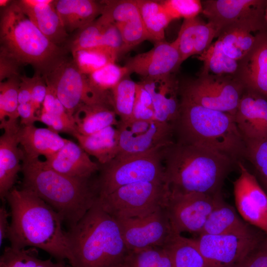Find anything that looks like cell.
Listing matches in <instances>:
<instances>
[{"label": "cell", "mask_w": 267, "mask_h": 267, "mask_svg": "<svg viewBox=\"0 0 267 267\" xmlns=\"http://www.w3.org/2000/svg\"><path fill=\"white\" fill-rule=\"evenodd\" d=\"M266 18H267V9H266Z\"/></svg>", "instance_id": "obj_56"}, {"label": "cell", "mask_w": 267, "mask_h": 267, "mask_svg": "<svg viewBox=\"0 0 267 267\" xmlns=\"http://www.w3.org/2000/svg\"><path fill=\"white\" fill-rule=\"evenodd\" d=\"M220 29L212 23L197 16L184 19L175 41L181 62L193 55H199L206 50L217 38Z\"/></svg>", "instance_id": "obj_24"}, {"label": "cell", "mask_w": 267, "mask_h": 267, "mask_svg": "<svg viewBox=\"0 0 267 267\" xmlns=\"http://www.w3.org/2000/svg\"><path fill=\"white\" fill-rule=\"evenodd\" d=\"M38 117L39 122L44 124L48 129L58 134L67 133L74 136L78 133L74 119L70 116H58L40 111Z\"/></svg>", "instance_id": "obj_45"}, {"label": "cell", "mask_w": 267, "mask_h": 267, "mask_svg": "<svg viewBox=\"0 0 267 267\" xmlns=\"http://www.w3.org/2000/svg\"><path fill=\"white\" fill-rule=\"evenodd\" d=\"M108 22L107 18L100 15L94 21L80 29L72 43L71 49L102 46Z\"/></svg>", "instance_id": "obj_41"}, {"label": "cell", "mask_w": 267, "mask_h": 267, "mask_svg": "<svg viewBox=\"0 0 267 267\" xmlns=\"http://www.w3.org/2000/svg\"><path fill=\"white\" fill-rule=\"evenodd\" d=\"M18 138L24 158L29 160L38 159L41 155L45 158L48 157L56 153L68 141L48 128H37L34 125H20Z\"/></svg>", "instance_id": "obj_26"}, {"label": "cell", "mask_w": 267, "mask_h": 267, "mask_svg": "<svg viewBox=\"0 0 267 267\" xmlns=\"http://www.w3.org/2000/svg\"><path fill=\"white\" fill-rule=\"evenodd\" d=\"M163 247L169 252L174 267H209L194 239L176 234Z\"/></svg>", "instance_id": "obj_32"}, {"label": "cell", "mask_w": 267, "mask_h": 267, "mask_svg": "<svg viewBox=\"0 0 267 267\" xmlns=\"http://www.w3.org/2000/svg\"><path fill=\"white\" fill-rule=\"evenodd\" d=\"M140 83L149 92L153 100L155 120L174 127L180 113V86L174 75L149 79Z\"/></svg>", "instance_id": "obj_20"}, {"label": "cell", "mask_w": 267, "mask_h": 267, "mask_svg": "<svg viewBox=\"0 0 267 267\" xmlns=\"http://www.w3.org/2000/svg\"><path fill=\"white\" fill-rule=\"evenodd\" d=\"M236 77L245 89L267 98V29L257 33L253 46L239 61Z\"/></svg>", "instance_id": "obj_21"}, {"label": "cell", "mask_w": 267, "mask_h": 267, "mask_svg": "<svg viewBox=\"0 0 267 267\" xmlns=\"http://www.w3.org/2000/svg\"><path fill=\"white\" fill-rule=\"evenodd\" d=\"M133 119L140 120L155 119V112L151 96L140 82L137 83Z\"/></svg>", "instance_id": "obj_44"}, {"label": "cell", "mask_w": 267, "mask_h": 267, "mask_svg": "<svg viewBox=\"0 0 267 267\" xmlns=\"http://www.w3.org/2000/svg\"><path fill=\"white\" fill-rule=\"evenodd\" d=\"M34 76L35 79L30 102L37 114V112L41 108V105L42 106L45 97L47 92V85L44 77L41 76L40 73H37Z\"/></svg>", "instance_id": "obj_47"}, {"label": "cell", "mask_w": 267, "mask_h": 267, "mask_svg": "<svg viewBox=\"0 0 267 267\" xmlns=\"http://www.w3.org/2000/svg\"><path fill=\"white\" fill-rule=\"evenodd\" d=\"M0 54L20 65L30 64L45 75L61 59L64 50L51 42L33 23L18 0L3 8L0 20Z\"/></svg>", "instance_id": "obj_6"}, {"label": "cell", "mask_w": 267, "mask_h": 267, "mask_svg": "<svg viewBox=\"0 0 267 267\" xmlns=\"http://www.w3.org/2000/svg\"><path fill=\"white\" fill-rule=\"evenodd\" d=\"M129 76L123 79L110 91L113 110L121 122L133 119L137 83Z\"/></svg>", "instance_id": "obj_37"}, {"label": "cell", "mask_w": 267, "mask_h": 267, "mask_svg": "<svg viewBox=\"0 0 267 267\" xmlns=\"http://www.w3.org/2000/svg\"><path fill=\"white\" fill-rule=\"evenodd\" d=\"M22 188L34 192L58 212L69 228L94 205L95 180L73 178L44 166L39 158L22 161Z\"/></svg>", "instance_id": "obj_4"}, {"label": "cell", "mask_w": 267, "mask_h": 267, "mask_svg": "<svg viewBox=\"0 0 267 267\" xmlns=\"http://www.w3.org/2000/svg\"><path fill=\"white\" fill-rule=\"evenodd\" d=\"M116 219L129 251L163 247L176 234L165 207L142 217Z\"/></svg>", "instance_id": "obj_15"}, {"label": "cell", "mask_w": 267, "mask_h": 267, "mask_svg": "<svg viewBox=\"0 0 267 267\" xmlns=\"http://www.w3.org/2000/svg\"><path fill=\"white\" fill-rule=\"evenodd\" d=\"M18 121L0 122L3 133L0 137V197L4 200L13 188L18 173L21 171L24 153L19 147Z\"/></svg>", "instance_id": "obj_19"}, {"label": "cell", "mask_w": 267, "mask_h": 267, "mask_svg": "<svg viewBox=\"0 0 267 267\" xmlns=\"http://www.w3.org/2000/svg\"><path fill=\"white\" fill-rule=\"evenodd\" d=\"M199 235L194 240L209 267H225L243 262L267 237L258 231L246 235Z\"/></svg>", "instance_id": "obj_14"}, {"label": "cell", "mask_w": 267, "mask_h": 267, "mask_svg": "<svg viewBox=\"0 0 267 267\" xmlns=\"http://www.w3.org/2000/svg\"><path fill=\"white\" fill-rule=\"evenodd\" d=\"M246 267H267V237L249 256Z\"/></svg>", "instance_id": "obj_49"}, {"label": "cell", "mask_w": 267, "mask_h": 267, "mask_svg": "<svg viewBox=\"0 0 267 267\" xmlns=\"http://www.w3.org/2000/svg\"><path fill=\"white\" fill-rule=\"evenodd\" d=\"M20 65L13 59L0 54V81L14 77H18Z\"/></svg>", "instance_id": "obj_48"}, {"label": "cell", "mask_w": 267, "mask_h": 267, "mask_svg": "<svg viewBox=\"0 0 267 267\" xmlns=\"http://www.w3.org/2000/svg\"><path fill=\"white\" fill-rule=\"evenodd\" d=\"M259 178L260 180H261L264 186L265 187V188L267 191V179L261 176H259Z\"/></svg>", "instance_id": "obj_55"}, {"label": "cell", "mask_w": 267, "mask_h": 267, "mask_svg": "<svg viewBox=\"0 0 267 267\" xmlns=\"http://www.w3.org/2000/svg\"><path fill=\"white\" fill-rule=\"evenodd\" d=\"M19 77H14L0 82V121H17Z\"/></svg>", "instance_id": "obj_39"}, {"label": "cell", "mask_w": 267, "mask_h": 267, "mask_svg": "<svg viewBox=\"0 0 267 267\" xmlns=\"http://www.w3.org/2000/svg\"><path fill=\"white\" fill-rule=\"evenodd\" d=\"M12 1L9 0H0V6L5 8L8 6Z\"/></svg>", "instance_id": "obj_54"}, {"label": "cell", "mask_w": 267, "mask_h": 267, "mask_svg": "<svg viewBox=\"0 0 267 267\" xmlns=\"http://www.w3.org/2000/svg\"><path fill=\"white\" fill-rule=\"evenodd\" d=\"M43 76L73 118L83 105L105 104L113 107L111 92H102L93 88L73 60L63 58Z\"/></svg>", "instance_id": "obj_9"}, {"label": "cell", "mask_w": 267, "mask_h": 267, "mask_svg": "<svg viewBox=\"0 0 267 267\" xmlns=\"http://www.w3.org/2000/svg\"><path fill=\"white\" fill-rule=\"evenodd\" d=\"M46 83L47 92L41 111L58 116H70L59 100L53 88L46 82Z\"/></svg>", "instance_id": "obj_46"}, {"label": "cell", "mask_w": 267, "mask_h": 267, "mask_svg": "<svg viewBox=\"0 0 267 267\" xmlns=\"http://www.w3.org/2000/svg\"><path fill=\"white\" fill-rule=\"evenodd\" d=\"M99 172L95 179L99 197L133 183L165 182L161 150L139 155L117 156L108 163L100 165Z\"/></svg>", "instance_id": "obj_7"}, {"label": "cell", "mask_w": 267, "mask_h": 267, "mask_svg": "<svg viewBox=\"0 0 267 267\" xmlns=\"http://www.w3.org/2000/svg\"><path fill=\"white\" fill-rule=\"evenodd\" d=\"M0 267H71L65 261L53 262L39 258L36 248L15 249L6 247L0 258Z\"/></svg>", "instance_id": "obj_35"}, {"label": "cell", "mask_w": 267, "mask_h": 267, "mask_svg": "<svg viewBox=\"0 0 267 267\" xmlns=\"http://www.w3.org/2000/svg\"><path fill=\"white\" fill-rule=\"evenodd\" d=\"M124 266L127 267H174L172 257L164 247L129 251Z\"/></svg>", "instance_id": "obj_38"}, {"label": "cell", "mask_w": 267, "mask_h": 267, "mask_svg": "<svg viewBox=\"0 0 267 267\" xmlns=\"http://www.w3.org/2000/svg\"><path fill=\"white\" fill-rule=\"evenodd\" d=\"M130 75L126 66L110 63L87 75L90 85L102 92H110L123 79Z\"/></svg>", "instance_id": "obj_40"}, {"label": "cell", "mask_w": 267, "mask_h": 267, "mask_svg": "<svg viewBox=\"0 0 267 267\" xmlns=\"http://www.w3.org/2000/svg\"><path fill=\"white\" fill-rule=\"evenodd\" d=\"M74 136L81 147L89 155L94 157L100 165L108 163L118 154L119 132L115 126L87 135L76 133Z\"/></svg>", "instance_id": "obj_29"}, {"label": "cell", "mask_w": 267, "mask_h": 267, "mask_svg": "<svg viewBox=\"0 0 267 267\" xmlns=\"http://www.w3.org/2000/svg\"><path fill=\"white\" fill-rule=\"evenodd\" d=\"M237 166L240 174L233 182L237 210L245 221L267 237V194L243 162H238Z\"/></svg>", "instance_id": "obj_16"}, {"label": "cell", "mask_w": 267, "mask_h": 267, "mask_svg": "<svg viewBox=\"0 0 267 267\" xmlns=\"http://www.w3.org/2000/svg\"><path fill=\"white\" fill-rule=\"evenodd\" d=\"M165 183L176 194L222 193L224 179L237 162L215 150L174 142L161 150Z\"/></svg>", "instance_id": "obj_2"}, {"label": "cell", "mask_w": 267, "mask_h": 267, "mask_svg": "<svg viewBox=\"0 0 267 267\" xmlns=\"http://www.w3.org/2000/svg\"><path fill=\"white\" fill-rule=\"evenodd\" d=\"M248 257L243 262L234 265L228 266L225 267H246L247 261Z\"/></svg>", "instance_id": "obj_53"}, {"label": "cell", "mask_w": 267, "mask_h": 267, "mask_svg": "<svg viewBox=\"0 0 267 267\" xmlns=\"http://www.w3.org/2000/svg\"><path fill=\"white\" fill-rule=\"evenodd\" d=\"M244 140L245 159L253 165L259 176L267 179V137Z\"/></svg>", "instance_id": "obj_42"}, {"label": "cell", "mask_w": 267, "mask_h": 267, "mask_svg": "<svg viewBox=\"0 0 267 267\" xmlns=\"http://www.w3.org/2000/svg\"><path fill=\"white\" fill-rule=\"evenodd\" d=\"M78 134L87 135L110 126H117L119 121L113 107L105 104L83 105L73 116Z\"/></svg>", "instance_id": "obj_30"}, {"label": "cell", "mask_w": 267, "mask_h": 267, "mask_svg": "<svg viewBox=\"0 0 267 267\" xmlns=\"http://www.w3.org/2000/svg\"><path fill=\"white\" fill-rule=\"evenodd\" d=\"M245 89L235 76L199 74L180 87V97L234 116Z\"/></svg>", "instance_id": "obj_10"}, {"label": "cell", "mask_w": 267, "mask_h": 267, "mask_svg": "<svg viewBox=\"0 0 267 267\" xmlns=\"http://www.w3.org/2000/svg\"><path fill=\"white\" fill-rule=\"evenodd\" d=\"M172 19H187L198 16L202 11L200 0H165L160 1Z\"/></svg>", "instance_id": "obj_43"}, {"label": "cell", "mask_w": 267, "mask_h": 267, "mask_svg": "<svg viewBox=\"0 0 267 267\" xmlns=\"http://www.w3.org/2000/svg\"><path fill=\"white\" fill-rule=\"evenodd\" d=\"M116 127L119 132V151L117 156L160 151L174 142L172 139L174 127L155 119L119 121Z\"/></svg>", "instance_id": "obj_13"}, {"label": "cell", "mask_w": 267, "mask_h": 267, "mask_svg": "<svg viewBox=\"0 0 267 267\" xmlns=\"http://www.w3.org/2000/svg\"><path fill=\"white\" fill-rule=\"evenodd\" d=\"M23 11L39 29L53 44L65 41L68 33L64 28L52 0H20Z\"/></svg>", "instance_id": "obj_25"}, {"label": "cell", "mask_w": 267, "mask_h": 267, "mask_svg": "<svg viewBox=\"0 0 267 267\" xmlns=\"http://www.w3.org/2000/svg\"><path fill=\"white\" fill-rule=\"evenodd\" d=\"M11 221L7 238L12 248L42 249L57 261L68 260L69 239L61 215L30 190L13 188L6 195Z\"/></svg>", "instance_id": "obj_1"}, {"label": "cell", "mask_w": 267, "mask_h": 267, "mask_svg": "<svg viewBox=\"0 0 267 267\" xmlns=\"http://www.w3.org/2000/svg\"><path fill=\"white\" fill-rule=\"evenodd\" d=\"M256 34L245 29L229 27L221 30L217 40L227 56L239 61L253 46Z\"/></svg>", "instance_id": "obj_33"}, {"label": "cell", "mask_w": 267, "mask_h": 267, "mask_svg": "<svg viewBox=\"0 0 267 267\" xmlns=\"http://www.w3.org/2000/svg\"><path fill=\"white\" fill-rule=\"evenodd\" d=\"M102 15L114 23L120 30L123 43L122 54L146 40L149 36L144 26L136 0L101 1Z\"/></svg>", "instance_id": "obj_17"}, {"label": "cell", "mask_w": 267, "mask_h": 267, "mask_svg": "<svg viewBox=\"0 0 267 267\" xmlns=\"http://www.w3.org/2000/svg\"><path fill=\"white\" fill-rule=\"evenodd\" d=\"M174 134L178 142L215 150L237 163L245 160V142L234 116L230 114L204 107L181 97Z\"/></svg>", "instance_id": "obj_5"}, {"label": "cell", "mask_w": 267, "mask_h": 267, "mask_svg": "<svg viewBox=\"0 0 267 267\" xmlns=\"http://www.w3.org/2000/svg\"><path fill=\"white\" fill-rule=\"evenodd\" d=\"M223 201L222 193L209 195L170 192L165 208L175 233L199 234L211 213Z\"/></svg>", "instance_id": "obj_12"}, {"label": "cell", "mask_w": 267, "mask_h": 267, "mask_svg": "<svg viewBox=\"0 0 267 267\" xmlns=\"http://www.w3.org/2000/svg\"><path fill=\"white\" fill-rule=\"evenodd\" d=\"M257 231L237 214L235 209L223 200L211 213L201 234H252Z\"/></svg>", "instance_id": "obj_28"}, {"label": "cell", "mask_w": 267, "mask_h": 267, "mask_svg": "<svg viewBox=\"0 0 267 267\" xmlns=\"http://www.w3.org/2000/svg\"><path fill=\"white\" fill-rule=\"evenodd\" d=\"M234 119L244 140L267 137V98L245 89Z\"/></svg>", "instance_id": "obj_22"}, {"label": "cell", "mask_w": 267, "mask_h": 267, "mask_svg": "<svg viewBox=\"0 0 267 267\" xmlns=\"http://www.w3.org/2000/svg\"><path fill=\"white\" fill-rule=\"evenodd\" d=\"M10 213H8L3 205L0 208V246L3 243V240L7 238L10 224L8 218Z\"/></svg>", "instance_id": "obj_52"}, {"label": "cell", "mask_w": 267, "mask_h": 267, "mask_svg": "<svg viewBox=\"0 0 267 267\" xmlns=\"http://www.w3.org/2000/svg\"><path fill=\"white\" fill-rule=\"evenodd\" d=\"M196 57L203 64L200 74L236 77L239 61L229 57L223 52L218 40Z\"/></svg>", "instance_id": "obj_34"}, {"label": "cell", "mask_w": 267, "mask_h": 267, "mask_svg": "<svg viewBox=\"0 0 267 267\" xmlns=\"http://www.w3.org/2000/svg\"><path fill=\"white\" fill-rule=\"evenodd\" d=\"M170 190L165 182L142 181L121 186L98 202L115 219L146 216L165 207Z\"/></svg>", "instance_id": "obj_8"}, {"label": "cell", "mask_w": 267, "mask_h": 267, "mask_svg": "<svg viewBox=\"0 0 267 267\" xmlns=\"http://www.w3.org/2000/svg\"><path fill=\"white\" fill-rule=\"evenodd\" d=\"M136 2L150 41H165V30L173 20L161 1L136 0Z\"/></svg>", "instance_id": "obj_31"}, {"label": "cell", "mask_w": 267, "mask_h": 267, "mask_svg": "<svg viewBox=\"0 0 267 267\" xmlns=\"http://www.w3.org/2000/svg\"><path fill=\"white\" fill-rule=\"evenodd\" d=\"M43 163L58 173L81 179H90L100 169L98 163L92 161L79 144L70 140L56 153L46 158Z\"/></svg>", "instance_id": "obj_23"}, {"label": "cell", "mask_w": 267, "mask_h": 267, "mask_svg": "<svg viewBox=\"0 0 267 267\" xmlns=\"http://www.w3.org/2000/svg\"><path fill=\"white\" fill-rule=\"evenodd\" d=\"M54 4L65 31L80 30L101 14L103 4L93 0H56Z\"/></svg>", "instance_id": "obj_27"}, {"label": "cell", "mask_w": 267, "mask_h": 267, "mask_svg": "<svg viewBox=\"0 0 267 267\" xmlns=\"http://www.w3.org/2000/svg\"><path fill=\"white\" fill-rule=\"evenodd\" d=\"M202 13L219 28L233 27L253 33L267 29V0H204Z\"/></svg>", "instance_id": "obj_11"}, {"label": "cell", "mask_w": 267, "mask_h": 267, "mask_svg": "<svg viewBox=\"0 0 267 267\" xmlns=\"http://www.w3.org/2000/svg\"><path fill=\"white\" fill-rule=\"evenodd\" d=\"M34 79V76L32 78L20 77L18 92L19 104L30 102Z\"/></svg>", "instance_id": "obj_51"}, {"label": "cell", "mask_w": 267, "mask_h": 267, "mask_svg": "<svg viewBox=\"0 0 267 267\" xmlns=\"http://www.w3.org/2000/svg\"><path fill=\"white\" fill-rule=\"evenodd\" d=\"M181 63L174 42L163 41L155 43L149 51L131 57L125 66L130 74L134 73L142 79H149L174 74Z\"/></svg>", "instance_id": "obj_18"}, {"label": "cell", "mask_w": 267, "mask_h": 267, "mask_svg": "<svg viewBox=\"0 0 267 267\" xmlns=\"http://www.w3.org/2000/svg\"><path fill=\"white\" fill-rule=\"evenodd\" d=\"M71 267H122L129 250L117 220L98 202L68 231Z\"/></svg>", "instance_id": "obj_3"}, {"label": "cell", "mask_w": 267, "mask_h": 267, "mask_svg": "<svg viewBox=\"0 0 267 267\" xmlns=\"http://www.w3.org/2000/svg\"><path fill=\"white\" fill-rule=\"evenodd\" d=\"M73 60L79 71L89 75L110 63H115L118 56L102 46L71 49Z\"/></svg>", "instance_id": "obj_36"}, {"label": "cell", "mask_w": 267, "mask_h": 267, "mask_svg": "<svg viewBox=\"0 0 267 267\" xmlns=\"http://www.w3.org/2000/svg\"><path fill=\"white\" fill-rule=\"evenodd\" d=\"M18 114L21 126L33 125L36 122H39V117L31 102L19 104Z\"/></svg>", "instance_id": "obj_50"}]
</instances>
